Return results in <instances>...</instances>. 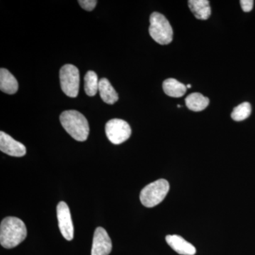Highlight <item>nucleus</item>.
<instances>
[{
    "instance_id": "obj_1",
    "label": "nucleus",
    "mask_w": 255,
    "mask_h": 255,
    "mask_svg": "<svg viewBox=\"0 0 255 255\" xmlns=\"http://www.w3.org/2000/svg\"><path fill=\"white\" fill-rule=\"evenodd\" d=\"M27 230L21 219L16 217H6L0 226V243L3 248L11 249L18 246L26 239Z\"/></svg>"
},
{
    "instance_id": "obj_2",
    "label": "nucleus",
    "mask_w": 255,
    "mask_h": 255,
    "mask_svg": "<svg viewBox=\"0 0 255 255\" xmlns=\"http://www.w3.org/2000/svg\"><path fill=\"white\" fill-rule=\"evenodd\" d=\"M60 121L63 128L78 141H85L90 133L88 122L85 116L75 110L65 111L60 114Z\"/></svg>"
},
{
    "instance_id": "obj_3",
    "label": "nucleus",
    "mask_w": 255,
    "mask_h": 255,
    "mask_svg": "<svg viewBox=\"0 0 255 255\" xmlns=\"http://www.w3.org/2000/svg\"><path fill=\"white\" fill-rule=\"evenodd\" d=\"M149 33L152 39L160 45L169 44L173 39V30L163 14L153 12L150 15Z\"/></svg>"
},
{
    "instance_id": "obj_4",
    "label": "nucleus",
    "mask_w": 255,
    "mask_h": 255,
    "mask_svg": "<svg viewBox=\"0 0 255 255\" xmlns=\"http://www.w3.org/2000/svg\"><path fill=\"white\" fill-rule=\"evenodd\" d=\"M169 190V182L166 179H158L142 189L140 194V201L145 207H154L164 200Z\"/></svg>"
},
{
    "instance_id": "obj_5",
    "label": "nucleus",
    "mask_w": 255,
    "mask_h": 255,
    "mask_svg": "<svg viewBox=\"0 0 255 255\" xmlns=\"http://www.w3.org/2000/svg\"><path fill=\"white\" fill-rule=\"evenodd\" d=\"M60 86L64 93L68 97H78L80 89V72L71 64L63 65L60 70Z\"/></svg>"
},
{
    "instance_id": "obj_6",
    "label": "nucleus",
    "mask_w": 255,
    "mask_h": 255,
    "mask_svg": "<svg viewBox=\"0 0 255 255\" xmlns=\"http://www.w3.org/2000/svg\"><path fill=\"white\" fill-rule=\"evenodd\" d=\"M105 131L109 140L114 145L123 143L131 135V128L129 124L119 119L109 121L105 126Z\"/></svg>"
},
{
    "instance_id": "obj_7",
    "label": "nucleus",
    "mask_w": 255,
    "mask_h": 255,
    "mask_svg": "<svg viewBox=\"0 0 255 255\" xmlns=\"http://www.w3.org/2000/svg\"><path fill=\"white\" fill-rule=\"evenodd\" d=\"M57 218L60 233L65 239L70 241L74 238V226L68 204L60 201L57 206Z\"/></svg>"
},
{
    "instance_id": "obj_8",
    "label": "nucleus",
    "mask_w": 255,
    "mask_h": 255,
    "mask_svg": "<svg viewBox=\"0 0 255 255\" xmlns=\"http://www.w3.org/2000/svg\"><path fill=\"white\" fill-rule=\"evenodd\" d=\"M112 250V243L105 228H97L94 234L92 255H109Z\"/></svg>"
},
{
    "instance_id": "obj_9",
    "label": "nucleus",
    "mask_w": 255,
    "mask_h": 255,
    "mask_svg": "<svg viewBox=\"0 0 255 255\" xmlns=\"http://www.w3.org/2000/svg\"><path fill=\"white\" fill-rule=\"evenodd\" d=\"M0 150L12 157H23L26 153V147L22 143L3 131L0 132Z\"/></svg>"
},
{
    "instance_id": "obj_10",
    "label": "nucleus",
    "mask_w": 255,
    "mask_h": 255,
    "mask_svg": "<svg viewBox=\"0 0 255 255\" xmlns=\"http://www.w3.org/2000/svg\"><path fill=\"white\" fill-rule=\"evenodd\" d=\"M166 242L173 251L178 254L182 255H194L196 254L195 247L185 241L180 236L169 235L166 236Z\"/></svg>"
},
{
    "instance_id": "obj_11",
    "label": "nucleus",
    "mask_w": 255,
    "mask_h": 255,
    "mask_svg": "<svg viewBox=\"0 0 255 255\" xmlns=\"http://www.w3.org/2000/svg\"><path fill=\"white\" fill-rule=\"evenodd\" d=\"M18 84L9 70L5 68L0 70V90L8 95H14L17 92Z\"/></svg>"
},
{
    "instance_id": "obj_12",
    "label": "nucleus",
    "mask_w": 255,
    "mask_h": 255,
    "mask_svg": "<svg viewBox=\"0 0 255 255\" xmlns=\"http://www.w3.org/2000/svg\"><path fill=\"white\" fill-rule=\"evenodd\" d=\"M189 9L194 16L199 20H207L211 14V6L208 0H189Z\"/></svg>"
},
{
    "instance_id": "obj_13",
    "label": "nucleus",
    "mask_w": 255,
    "mask_h": 255,
    "mask_svg": "<svg viewBox=\"0 0 255 255\" xmlns=\"http://www.w3.org/2000/svg\"><path fill=\"white\" fill-rule=\"evenodd\" d=\"M99 92L102 100L108 105H114L119 100L118 94L107 78H102L100 80Z\"/></svg>"
},
{
    "instance_id": "obj_14",
    "label": "nucleus",
    "mask_w": 255,
    "mask_h": 255,
    "mask_svg": "<svg viewBox=\"0 0 255 255\" xmlns=\"http://www.w3.org/2000/svg\"><path fill=\"white\" fill-rule=\"evenodd\" d=\"M162 88L164 93L169 97L179 98L185 95L187 92V86L177 81L176 79L169 78L164 80L162 84Z\"/></svg>"
},
{
    "instance_id": "obj_15",
    "label": "nucleus",
    "mask_w": 255,
    "mask_h": 255,
    "mask_svg": "<svg viewBox=\"0 0 255 255\" xmlns=\"http://www.w3.org/2000/svg\"><path fill=\"white\" fill-rule=\"evenodd\" d=\"M186 105L189 110L193 112H201L207 108L209 99L201 93H192L187 96L185 100Z\"/></svg>"
},
{
    "instance_id": "obj_16",
    "label": "nucleus",
    "mask_w": 255,
    "mask_h": 255,
    "mask_svg": "<svg viewBox=\"0 0 255 255\" xmlns=\"http://www.w3.org/2000/svg\"><path fill=\"white\" fill-rule=\"evenodd\" d=\"M100 81L98 76L94 71H88L85 76V91L87 95L94 97L99 91Z\"/></svg>"
},
{
    "instance_id": "obj_17",
    "label": "nucleus",
    "mask_w": 255,
    "mask_h": 255,
    "mask_svg": "<svg viewBox=\"0 0 255 255\" xmlns=\"http://www.w3.org/2000/svg\"><path fill=\"white\" fill-rule=\"evenodd\" d=\"M251 104L244 102L238 105V107H235L231 114V118L236 122H242L246 120L251 116Z\"/></svg>"
},
{
    "instance_id": "obj_18",
    "label": "nucleus",
    "mask_w": 255,
    "mask_h": 255,
    "mask_svg": "<svg viewBox=\"0 0 255 255\" xmlns=\"http://www.w3.org/2000/svg\"><path fill=\"white\" fill-rule=\"evenodd\" d=\"M78 3L84 9L91 11L95 9L97 1L96 0H79Z\"/></svg>"
},
{
    "instance_id": "obj_19",
    "label": "nucleus",
    "mask_w": 255,
    "mask_h": 255,
    "mask_svg": "<svg viewBox=\"0 0 255 255\" xmlns=\"http://www.w3.org/2000/svg\"><path fill=\"white\" fill-rule=\"evenodd\" d=\"M241 5L243 11L250 12L253 9L254 1H253V0H241Z\"/></svg>"
},
{
    "instance_id": "obj_20",
    "label": "nucleus",
    "mask_w": 255,
    "mask_h": 255,
    "mask_svg": "<svg viewBox=\"0 0 255 255\" xmlns=\"http://www.w3.org/2000/svg\"><path fill=\"white\" fill-rule=\"evenodd\" d=\"M191 85H189H189H187V88L189 89V88H191Z\"/></svg>"
},
{
    "instance_id": "obj_21",
    "label": "nucleus",
    "mask_w": 255,
    "mask_h": 255,
    "mask_svg": "<svg viewBox=\"0 0 255 255\" xmlns=\"http://www.w3.org/2000/svg\"><path fill=\"white\" fill-rule=\"evenodd\" d=\"M177 107H178V108H180L181 106H180V105H177Z\"/></svg>"
}]
</instances>
